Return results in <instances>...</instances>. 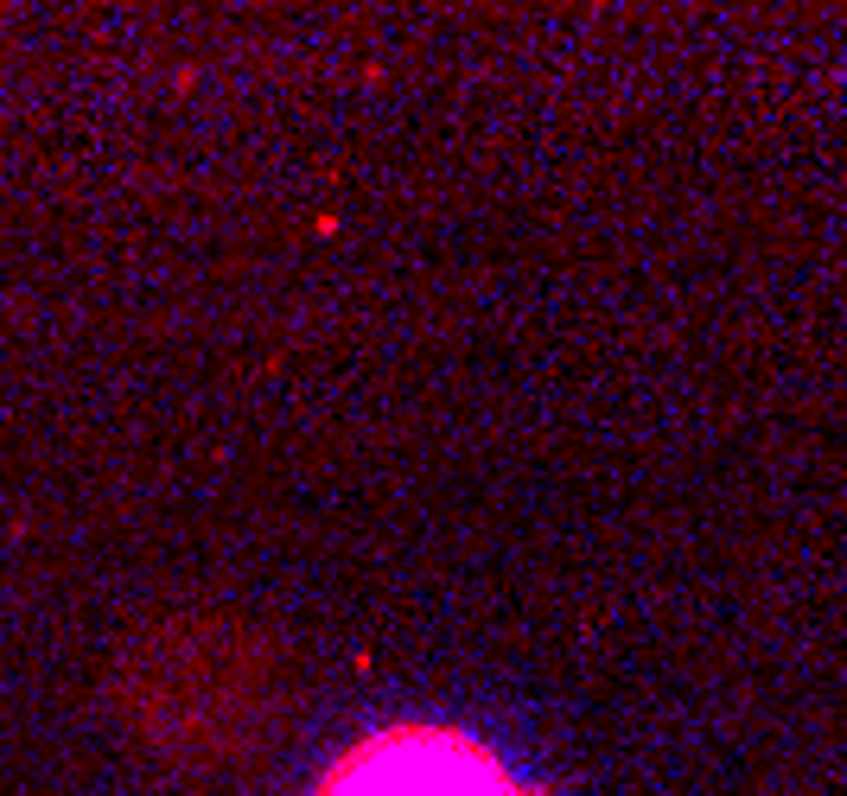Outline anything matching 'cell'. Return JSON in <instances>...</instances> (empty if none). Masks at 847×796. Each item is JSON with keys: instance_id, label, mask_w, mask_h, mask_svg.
Segmentation results:
<instances>
[{"instance_id": "cell-1", "label": "cell", "mask_w": 847, "mask_h": 796, "mask_svg": "<svg viewBox=\"0 0 847 796\" xmlns=\"http://www.w3.org/2000/svg\"><path fill=\"white\" fill-rule=\"evenodd\" d=\"M319 796H523L478 739L440 726H395L344 752Z\"/></svg>"}]
</instances>
